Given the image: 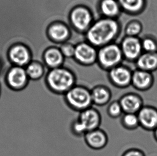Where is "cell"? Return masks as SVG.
<instances>
[{"mask_svg":"<svg viewBox=\"0 0 157 156\" xmlns=\"http://www.w3.org/2000/svg\"><path fill=\"white\" fill-rule=\"evenodd\" d=\"M94 23L85 34L86 40L94 46H106L119 32V23L112 18H102Z\"/></svg>","mask_w":157,"mask_h":156,"instance_id":"cell-1","label":"cell"},{"mask_svg":"<svg viewBox=\"0 0 157 156\" xmlns=\"http://www.w3.org/2000/svg\"><path fill=\"white\" fill-rule=\"evenodd\" d=\"M76 82L74 71L64 66L49 70L45 76L47 88L57 95H64L76 85Z\"/></svg>","mask_w":157,"mask_h":156,"instance_id":"cell-2","label":"cell"},{"mask_svg":"<svg viewBox=\"0 0 157 156\" xmlns=\"http://www.w3.org/2000/svg\"><path fill=\"white\" fill-rule=\"evenodd\" d=\"M63 96L68 107L77 112H82L93 106L91 89L84 86L76 84Z\"/></svg>","mask_w":157,"mask_h":156,"instance_id":"cell-3","label":"cell"},{"mask_svg":"<svg viewBox=\"0 0 157 156\" xmlns=\"http://www.w3.org/2000/svg\"><path fill=\"white\" fill-rule=\"evenodd\" d=\"M122 51L117 44H109L99 50L97 63L101 69L108 72L119 65L122 59Z\"/></svg>","mask_w":157,"mask_h":156,"instance_id":"cell-4","label":"cell"},{"mask_svg":"<svg viewBox=\"0 0 157 156\" xmlns=\"http://www.w3.org/2000/svg\"><path fill=\"white\" fill-rule=\"evenodd\" d=\"M30 79L25 68L13 66L6 76V82L8 88L13 91H23L28 86Z\"/></svg>","mask_w":157,"mask_h":156,"instance_id":"cell-5","label":"cell"},{"mask_svg":"<svg viewBox=\"0 0 157 156\" xmlns=\"http://www.w3.org/2000/svg\"><path fill=\"white\" fill-rule=\"evenodd\" d=\"M132 72L125 66H117L107 72L110 84L118 88L124 89L132 85Z\"/></svg>","mask_w":157,"mask_h":156,"instance_id":"cell-6","label":"cell"},{"mask_svg":"<svg viewBox=\"0 0 157 156\" xmlns=\"http://www.w3.org/2000/svg\"><path fill=\"white\" fill-rule=\"evenodd\" d=\"M96 49L86 42H83L75 46L74 58L82 65L88 66L94 65L97 61Z\"/></svg>","mask_w":157,"mask_h":156,"instance_id":"cell-7","label":"cell"},{"mask_svg":"<svg viewBox=\"0 0 157 156\" xmlns=\"http://www.w3.org/2000/svg\"><path fill=\"white\" fill-rule=\"evenodd\" d=\"M70 20L72 25L77 30L86 32L91 26L93 18L91 13L87 9L79 6L74 9L70 15Z\"/></svg>","mask_w":157,"mask_h":156,"instance_id":"cell-8","label":"cell"},{"mask_svg":"<svg viewBox=\"0 0 157 156\" xmlns=\"http://www.w3.org/2000/svg\"><path fill=\"white\" fill-rule=\"evenodd\" d=\"M137 114L140 126L145 131L155 130L157 127V108L152 106H143Z\"/></svg>","mask_w":157,"mask_h":156,"instance_id":"cell-9","label":"cell"},{"mask_svg":"<svg viewBox=\"0 0 157 156\" xmlns=\"http://www.w3.org/2000/svg\"><path fill=\"white\" fill-rule=\"evenodd\" d=\"M84 137L85 143L93 150L102 149L108 144V135L104 130L100 128L87 132Z\"/></svg>","mask_w":157,"mask_h":156,"instance_id":"cell-10","label":"cell"},{"mask_svg":"<svg viewBox=\"0 0 157 156\" xmlns=\"http://www.w3.org/2000/svg\"><path fill=\"white\" fill-rule=\"evenodd\" d=\"M77 118L85 127L87 132L99 128L101 123V116L100 112L92 106L79 112Z\"/></svg>","mask_w":157,"mask_h":156,"instance_id":"cell-11","label":"cell"},{"mask_svg":"<svg viewBox=\"0 0 157 156\" xmlns=\"http://www.w3.org/2000/svg\"><path fill=\"white\" fill-rule=\"evenodd\" d=\"M119 101L124 113L137 114L144 106L142 98L136 93H127L121 96Z\"/></svg>","mask_w":157,"mask_h":156,"instance_id":"cell-12","label":"cell"},{"mask_svg":"<svg viewBox=\"0 0 157 156\" xmlns=\"http://www.w3.org/2000/svg\"><path fill=\"white\" fill-rule=\"evenodd\" d=\"M9 57L13 66L25 68L31 62L30 52L23 44L14 45L9 50Z\"/></svg>","mask_w":157,"mask_h":156,"instance_id":"cell-13","label":"cell"},{"mask_svg":"<svg viewBox=\"0 0 157 156\" xmlns=\"http://www.w3.org/2000/svg\"><path fill=\"white\" fill-rule=\"evenodd\" d=\"M142 49V43L136 37L128 36L122 42L121 50L123 55L129 60L137 59L140 56Z\"/></svg>","mask_w":157,"mask_h":156,"instance_id":"cell-14","label":"cell"},{"mask_svg":"<svg viewBox=\"0 0 157 156\" xmlns=\"http://www.w3.org/2000/svg\"><path fill=\"white\" fill-rule=\"evenodd\" d=\"M154 84V78L151 72L138 70L132 72V85L139 91H147Z\"/></svg>","mask_w":157,"mask_h":156,"instance_id":"cell-15","label":"cell"},{"mask_svg":"<svg viewBox=\"0 0 157 156\" xmlns=\"http://www.w3.org/2000/svg\"><path fill=\"white\" fill-rule=\"evenodd\" d=\"M93 104L103 106L108 104L112 97V93L108 87L98 84L91 89Z\"/></svg>","mask_w":157,"mask_h":156,"instance_id":"cell-16","label":"cell"},{"mask_svg":"<svg viewBox=\"0 0 157 156\" xmlns=\"http://www.w3.org/2000/svg\"><path fill=\"white\" fill-rule=\"evenodd\" d=\"M44 61L48 70H51L63 66L64 57L59 49L52 48L46 51Z\"/></svg>","mask_w":157,"mask_h":156,"instance_id":"cell-17","label":"cell"},{"mask_svg":"<svg viewBox=\"0 0 157 156\" xmlns=\"http://www.w3.org/2000/svg\"><path fill=\"white\" fill-rule=\"evenodd\" d=\"M136 64L139 70L149 72L155 71L157 69V54L147 53L140 55Z\"/></svg>","mask_w":157,"mask_h":156,"instance_id":"cell-18","label":"cell"},{"mask_svg":"<svg viewBox=\"0 0 157 156\" xmlns=\"http://www.w3.org/2000/svg\"><path fill=\"white\" fill-rule=\"evenodd\" d=\"M48 34L51 38L57 42H67L70 38L69 30L61 23H55L49 28Z\"/></svg>","mask_w":157,"mask_h":156,"instance_id":"cell-19","label":"cell"},{"mask_svg":"<svg viewBox=\"0 0 157 156\" xmlns=\"http://www.w3.org/2000/svg\"><path fill=\"white\" fill-rule=\"evenodd\" d=\"M30 80L38 81L45 77L48 70L41 64L31 61L25 68Z\"/></svg>","mask_w":157,"mask_h":156,"instance_id":"cell-20","label":"cell"},{"mask_svg":"<svg viewBox=\"0 0 157 156\" xmlns=\"http://www.w3.org/2000/svg\"><path fill=\"white\" fill-rule=\"evenodd\" d=\"M100 10L102 15L108 18L115 17L120 13V6L115 0H102Z\"/></svg>","mask_w":157,"mask_h":156,"instance_id":"cell-21","label":"cell"},{"mask_svg":"<svg viewBox=\"0 0 157 156\" xmlns=\"http://www.w3.org/2000/svg\"><path fill=\"white\" fill-rule=\"evenodd\" d=\"M121 124L123 128L132 131L140 127L137 114L135 113H123L121 116Z\"/></svg>","mask_w":157,"mask_h":156,"instance_id":"cell-22","label":"cell"},{"mask_svg":"<svg viewBox=\"0 0 157 156\" xmlns=\"http://www.w3.org/2000/svg\"><path fill=\"white\" fill-rule=\"evenodd\" d=\"M119 3L122 8L128 12L137 13L144 6V0H118Z\"/></svg>","mask_w":157,"mask_h":156,"instance_id":"cell-23","label":"cell"},{"mask_svg":"<svg viewBox=\"0 0 157 156\" xmlns=\"http://www.w3.org/2000/svg\"><path fill=\"white\" fill-rule=\"evenodd\" d=\"M107 113L108 116L113 119L121 117L123 115L124 113L119 101H114L108 105Z\"/></svg>","mask_w":157,"mask_h":156,"instance_id":"cell-24","label":"cell"},{"mask_svg":"<svg viewBox=\"0 0 157 156\" xmlns=\"http://www.w3.org/2000/svg\"><path fill=\"white\" fill-rule=\"evenodd\" d=\"M71 131L74 135L77 137L84 136L87 133V131L84 126L83 124L78 118L74 120L71 124Z\"/></svg>","mask_w":157,"mask_h":156,"instance_id":"cell-25","label":"cell"},{"mask_svg":"<svg viewBox=\"0 0 157 156\" xmlns=\"http://www.w3.org/2000/svg\"><path fill=\"white\" fill-rule=\"evenodd\" d=\"M60 50L64 58H73L74 57L75 46L71 43L66 42L62 46Z\"/></svg>","mask_w":157,"mask_h":156,"instance_id":"cell-26","label":"cell"},{"mask_svg":"<svg viewBox=\"0 0 157 156\" xmlns=\"http://www.w3.org/2000/svg\"><path fill=\"white\" fill-rule=\"evenodd\" d=\"M141 26L140 24L136 22L131 23L126 28L125 32L128 36H134L138 35L141 31Z\"/></svg>","mask_w":157,"mask_h":156,"instance_id":"cell-27","label":"cell"},{"mask_svg":"<svg viewBox=\"0 0 157 156\" xmlns=\"http://www.w3.org/2000/svg\"><path fill=\"white\" fill-rule=\"evenodd\" d=\"M142 49L147 53H155L157 49V45L155 41L151 39H146L142 43Z\"/></svg>","mask_w":157,"mask_h":156,"instance_id":"cell-28","label":"cell"},{"mask_svg":"<svg viewBox=\"0 0 157 156\" xmlns=\"http://www.w3.org/2000/svg\"><path fill=\"white\" fill-rule=\"evenodd\" d=\"M122 156H145L142 150L137 148H132L125 151Z\"/></svg>","mask_w":157,"mask_h":156,"instance_id":"cell-29","label":"cell"},{"mask_svg":"<svg viewBox=\"0 0 157 156\" xmlns=\"http://www.w3.org/2000/svg\"><path fill=\"white\" fill-rule=\"evenodd\" d=\"M153 135H154L155 139L157 142V127L155 129V130L153 131Z\"/></svg>","mask_w":157,"mask_h":156,"instance_id":"cell-30","label":"cell"},{"mask_svg":"<svg viewBox=\"0 0 157 156\" xmlns=\"http://www.w3.org/2000/svg\"><path fill=\"white\" fill-rule=\"evenodd\" d=\"M0 93H1V87H0Z\"/></svg>","mask_w":157,"mask_h":156,"instance_id":"cell-31","label":"cell"},{"mask_svg":"<svg viewBox=\"0 0 157 156\" xmlns=\"http://www.w3.org/2000/svg\"><path fill=\"white\" fill-rule=\"evenodd\" d=\"M0 70H1V65H0Z\"/></svg>","mask_w":157,"mask_h":156,"instance_id":"cell-32","label":"cell"}]
</instances>
